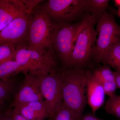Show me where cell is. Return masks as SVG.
<instances>
[{
	"label": "cell",
	"instance_id": "6da1fadb",
	"mask_svg": "<svg viewBox=\"0 0 120 120\" xmlns=\"http://www.w3.org/2000/svg\"><path fill=\"white\" fill-rule=\"evenodd\" d=\"M60 73L63 104L73 113L76 120H81L87 103V70L69 68Z\"/></svg>",
	"mask_w": 120,
	"mask_h": 120
},
{
	"label": "cell",
	"instance_id": "7a4b0ae2",
	"mask_svg": "<svg viewBox=\"0 0 120 120\" xmlns=\"http://www.w3.org/2000/svg\"><path fill=\"white\" fill-rule=\"evenodd\" d=\"M56 56L53 49L38 50L24 43L17 46L15 60L25 74L41 76L57 72Z\"/></svg>",
	"mask_w": 120,
	"mask_h": 120
},
{
	"label": "cell",
	"instance_id": "3957f363",
	"mask_svg": "<svg viewBox=\"0 0 120 120\" xmlns=\"http://www.w3.org/2000/svg\"><path fill=\"white\" fill-rule=\"evenodd\" d=\"M97 21L87 13L81 20L68 68H83L91 57L97 40Z\"/></svg>",
	"mask_w": 120,
	"mask_h": 120
},
{
	"label": "cell",
	"instance_id": "277c9868",
	"mask_svg": "<svg viewBox=\"0 0 120 120\" xmlns=\"http://www.w3.org/2000/svg\"><path fill=\"white\" fill-rule=\"evenodd\" d=\"M56 24L50 20L43 7L32 11L28 17L27 42L38 50L53 49L52 37Z\"/></svg>",
	"mask_w": 120,
	"mask_h": 120
},
{
	"label": "cell",
	"instance_id": "5b68a950",
	"mask_svg": "<svg viewBox=\"0 0 120 120\" xmlns=\"http://www.w3.org/2000/svg\"><path fill=\"white\" fill-rule=\"evenodd\" d=\"M97 36L92 58L96 63H101L105 54L114 42L120 38V26L114 15L107 11L97 22Z\"/></svg>",
	"mask_w": 120,
	"mask_h": 120
},
{
	"label": "cell",
	"instance_id": "8992f818",
	"mask_svg": "<svg viewBox=\"0 0 120 120\" xmlns=\"http://www.w3.org/2000/svg\"><path fill=\"white\" fill-rule=\"evenodd\" d=\"M81 24V20L77 22L56 24L54 29L52 37L53 49L61 64L67 68Z\"/></svg>",
	"mask_w": 120,
	"mask_h": 120
},
{
	"label": "cell",
	"instance_id": "52a82bcc",
	"mask_svg": "<svg viewBox=\"0 0 120 120\" xmlns=\"http://www.w3.org/2000/svg\"><path fill=\"white\" fill-rule=\"evenodd\" d=\"M43 6L50 19L56 24L72 23L87 13L86 0H49Z\"/></svg>",
	"mask_w": 120,
	"mask_h": 120
},
{
	"label": "cell",
	"instance_id": "ba28073f",
	"mask_svg": "<svg viewBox=\"0 0 120 120\" xmlns=\"http://www.w3.org/2000/svg\"><path fill=\"white\" fill-rule=\"evenodd\" d=\"M41 90L49 118L57 112L63 103L62 79L57 72L40 76Z\"/></svg>",
	"mask_w": 120,
	"mask_h": 120
},
{
	"label": "cell",
	"instance_id": "9c48e42d",
	"mask_svg": "<svg viewBox=\"0 0 120 120\" xmlns=\"http://www.w3.org/2000/svg\"><path fill=\"white\" fill-rule=\"evenodd\" d=\"M23 82L15 95L12 106L34 101H44L41 90L40 76L26 73Z\"/></svg>",
	"mask_w": 120,
	"mask_h": 120
},
{
	"label": "cell",
	"instance_id": "30bf717a",
	"mask_svg": "<svg viewBox=\"0 0 120 120\" xmlns=\"http://www.w3.org/2000/svg\"><path fill=\"white\" fill-rule=\"evenodd\" d=\"M28 17H17L0 30V45L10 43L17 45L27 42Z\"/></svg>",
	"mask_w": 120,
	"mask_h": 120
},
{
	"label": "cell",
	"instance_id": "8fae6325",
	"mask_svg": "<svg viewBox=\"0 0 120 120\" xmlns=\"http://www.w3.org/2000/svg\"><path fill=\"white\" fill-rule=\"evenodd\" d=\"M87 101L92 110V113L95 114L104 104L105 94L102 85L92 71L87 70Z\"/></svg>",
	"mask_w": 120,
	"mask_h": 120
},
{
	"label": "cell",
	"instance_id": "7c38bea8",
	"mask_svg": "<svg viewBox=\"0 0 120 120\" xmlns=\"http://www.w3.org/2000/svg\"><path fill=\"white\" fill-rule=\"evenodd\" d=\"M23 15H28L26 6L22 1L0 0V30L15 19Z\"/></svg>",
	"mask_w": 120,
	"mask_h": 120
},
{
	"label": "cell",
	"instance_id": "4fadbf2b",
	"mask_svg": "<svg viewBox=\"0 0 120 120\" xmlns=\"http://www.w3.org/2000/svg\"><path fill=\"white\" fill-rule=\"evenodd\" d=\"M92 72L102 85L105 95L110 97L116 94L117 87L113 71L110 67L103 64Z\"/></svg>",
	"mask_w": 120,
	"mask_h": 120
},
{
	"label": "cell",
	"instance_id": "5bb4252c",
	"mask_svg": "<svg viewBox=\"0 0 120 120\" xmlns=\"http://www.w3.org/2000/svg\"><path fill=\"white\" fill-rule=\"evenodd\" d=\"M101 63L120 72V38L110 47L103 56Z\"/></svg>",
	"mask_w": 120,
	"mask_h": 120
},
{
	"label": "cell",
	"instance_id": "9a60e30c",
	"mask_svg": "<svg viewBox=\"0 0 120 120\" xmlns=\"http://www.w3.org/2000/svg\"><path fill=\"white\" fill-rule=\"evenodd\" d=\"M20 72L24 73V69L15 60L0 64V80L2 81H8Z\"/></svg>",
	"mask_w": 120,
	"mask_h": 120
},
{
	"label": "cell",
	"instance_id": "2e32d148",
	"mask_svg": "<svg viewBox=\"0 0 120 120\" xmlns=\"http://www.w3.org/2000/svg\"><path fill=\"white\" fill-rule=\"evenodd\" d=\"M109 0H86L87 12L90 13L97 21L109 6Z\"/></svg>",
	"mask_w": 120,
	"mask_h": 120
},
{
	"label": "cell",
	"instance_id": "e0dca14e",
	"mask_svg": "<svg viewBox=\"0 0 120 120\" xmlns=\"http://www.w3.org/2000/svg\"><path fill=\"white\" fill-rule=\"evenodd\" d=\"M14 110L24 118L30 120H45L46 117L37 112L28 103L12 106Z\"/></svg>",
	"mask_w": 120,
	"mask_h": 120
},
{
	"label": "cell",
	"instance_id": "ac0fdd59",
	"mask_svg": "<svg viewBox=\"0 0 120 120\" xmlns=\"http://www.w3.org/2000/svg\"><path fill=\"white\" fill-rule=\"evenodd\" d=\"M104 109L107 114L120 119V95L110 97L105 103Z\"/></svg>",
	"mask_w": 120,
	"mask_h": 120
},
{
	"label": "cell",
	"instance_id": "d6986e66",
	"mask_svg": "<svg viewBox=\"0 0 120 120\" xmlns=\"http://www.w3.org/2000/svg\"><path fill=\"white\" fill-rule=\"evenodd\" d=\"M17 46L10 43L0 45V64L15 60Z\"/></svg>",
	"mask_w": 120,
	"mask_h": 120
},
{
	"label": "cell",
	"instance_id": "ffe728a7",
	"mask_svg": "<svg viewBox=\"0 0 120 120\" xmlns=\"http://www.w3.org/2000/svg\"><path fill=\"white\" fill-rule=\"evenodd\" d=\"M50 120H76L75 115L62 103L57 112Z\"/></svg>",
	"mask_w": 120,
	"mask_h": 120
},
{
	"label": "cell",
	"instance_id": "44dd1931",
	"mask_svg": "<svg viewBox=\"0 0 120 120\" xmlns=\"http://www.w3.org/2000/svg\"><path fill=\"white\" fill-rule=\"evenodd\" d=\"M14 83L10 79L8 81H0V102H4L13 92Z\"/></svg>",
	"mask_w": 120,
	"mask_h": 120
},
{
	"label": "cell",
	"instance_id": "7402d4cb",
	"mask_svg": "<svg viewBox=\"0 0 120 120\" xmlns=\"http://www.w3.org/2000/svg\"><path fill=\"white\" fill-rule=\"evenodd\" d=\"M21 1L26 6L28 16L34 11V8L42 1V0H22Z\"/></svg>",
	"mask_w": 120,
	"mask_h": 120
},
{
	"label": "cell",
	"instance_id": "603a6c76",
	"mask_svg": "<svg viewBox=\"0 0 120 120\" xmlns=\"http://www.w3.org/2000/svg\"><path fill=\"white\" fill-rule=\"evenodd\" d=\"M10 114L12 119V120H27L24 118L22 116L19 114L17 113L14 110V109H12L8 110Z\"/></svg>",
	"mask_w": 120,
	"mask_h": 120
},
{
	"label": "cell",
	"instance_id": "cb8c5ba5",
	"mask_svg": "<svg viewBox=\"0 0 120 120\" xmlns=\"http://www.w3.org/2000/svg\"><path fill=\"white\" fill-rule=\"evenodd\" d=\"M81 120H105L97 117L95 114L88 113L83 115Z\"/></svg>",
	"mask_w": 120,
	"mask_h": 120
},
{
	"label": "cell",
	"instance_id": "d4e9b609",
	"mask_svg": "<svg viewBox=\"0 0 120 120\" xmlns=\"http://www.w3.org/2000/svg\"><path fill=\"white\" fill-rule=\"evenodd\" d=\"M0 120H12L8 110L0 114Z\"/></svg>",
	"mask_w": 120,
	"mask_h": 120
},
{
	"label": "cell",
	"instance_id": "484cf974",
	"mask_svg": "<svg viewBox=\"0 0 120 120\" xmlns=\"http://www.w3.org/2000/svg\"><path fill=\"white\" fill-rule=\"evenodd\" d=\"M113 72L117 88H120V72L116 71H113Z\"/></svg>",
	"mask_w": 120,
	"mask_h": 120
},
{
	"label": "cell",
	"instance_id": "4316f807",
	"mask_svg": "<svg viewBox=\"0 0 120 120\" xmlns=\"http://www.w3.org/2000/svg\"><path fill=\"white\" fill-rule=\"evenodd\" d=\"M4 102H0V114L3 112V108L4 106Z\"/></svg>",
	"mask_w": 120,
	"mask_h": 120
},
{
	"label": "cell",
	"instance_id": "83f0119b",
	"mask_svg": "<svg viewBox=\"0 0 120 120\" xmlns=\"http://www.w3.org/2000/svg\"><path fill=\"white\" fill-rule=\"evenodd\" d=\"M116 2H117L118 4L120 5V9L118 11V14L119 15V16L120 17V1H116Z\"/></svg>",
	"mask_w": 120,
	"mask_h": 120
},
{
	"label": "cell",
	"instance_id": "f1b7e54d",
	"mask_svg": "<svg viewBox=\"0 0 120 120\" xmlns=\"http://www.w3.org/2000/svg\"><path fill=\"white\" fill-rule=\"evenodd\" d=\"M1 80H0V81Z\"/></svg>",
	"mask_w": 120,
	"mask_h": 120
},
{
	"label": "cell",
	"instance_id": "f546056e",
	"mask_svg": "<svg viewBox=\"0 0 120 120\" xmlns=\"http://www.w3.org/2000/svg\"></svg>",
	"mask_w": 120,
	"mask_h": 120
}]
</instances>
